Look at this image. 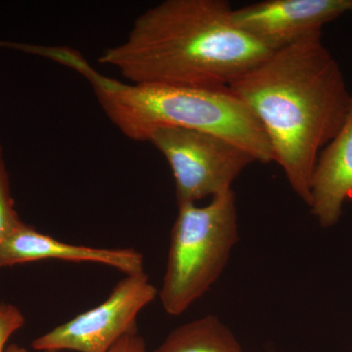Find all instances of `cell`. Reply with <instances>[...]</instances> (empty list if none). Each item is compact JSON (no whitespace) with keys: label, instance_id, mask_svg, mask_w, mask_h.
Returning <instances> with one entry per match:
<instances>
[{"label":"cell","instance_id":"obj_1","mask_svg":"<svg viewBox=\"0 0 352 352\" xmlns=\"http://www.w3.org/2000/svg\"><path fill=\"white\" fill-rule=\"evenodd\" d=\"M228 88L258 120L274 162L309 205L317 160L339 132L351 103V91L322 32L271 52Z\"/></svg>","mask_w":352,"mask_h":352},{"label":"cell","instance_id":"obj_2","mask_svg":"<svg viewBox=\"0 0 352 352\" xmlns=\"http://www.w3.org/2000/svg\"><path fill=\"white\" fill-rule=\"evenodd\" d=\"M232 10L226 0H166L98 62L136 85L228 87L271 53L236 27Z\"/></svg>","mask_w":352,"mask_h":352},{"label":"cell","instance_id":"obj_3","mask_svg":"<svg viewBox=\"0 0 352 352\" xmlns=\"http://www.w3.org/2000/svg\"><path fill=\"white\" fill-rule=\"evenodd\" d=\"M39 56L64 65L89 82L102 110L127 138L149 140L164 127L208 132L250 153L256 162H274L263 127L228 87L194 88L122 82L102 75L78 51L41 46Z\"/></svg>","mask_w":352,"mask_h":352},{"label":"cell","instance_id":"obj_4","mask_svg":"<svg viewBox=\"0 0 352 352\" xmlns=\"http://www.w3.org/2000/svg\"><path fill=\"white\" fill-rule=\"evenodd\" d=\"M237 241V206L232 189L203 207L178 206L159 292L164 311L182 314L205 295L226 268Z\"/></svg>","mask_w":352,"mask_h":352},{"label":"cell","instance_id":"obj_5","mask_svg":"<svg viewBox=\"0 0 352 352\" xmlns=\"http://www.w3.org/2000/svg\"><path fill=\"white\" fill-rule=\"evenodd\" d=\"M148 142L170 164L178 206L229 191L243 170L256 162L235 143L194 129L164 127L153 132Z\"/></svg>","mask_w":352,"mask_h":352},{"label":"cell","instance_id":"obj_6","mask_svg":"<svg viewBox=\"0 0 352 352\" xmlns=\"http://www.w3.org/2000/svg\"><path fill=\"white\" fill-rule=\"evenodd\" d=\"M157 295L145 272L126 275L107 300L32 342L41 351L107 352L136 326V319Z\"/></svg>","mask_w":352,"mask_h":352},{"label":"cell","instance_id":"obj_7","mask_svg":"<svg viewBox=\"0 0 352 352\" xmlns=\"http://www.w3.org/2000/svg\"><path fill=\"white\" fill-rule=\"evenodd\" d=\"M352 11L351 0H264L233 9L236 27L270 52L283 50Z\"/></svg>","mask_w":352,"mask_h":352},{"label":"cell","instance_id":"obj_8","mask_svg":"<svg viewBox=\"0 0 352 352\" xmlns=\"http://www.w3.org/2000/svg\"><path fill=\"white\" fill-rule=\"evenodd\" d=\"M44 259L105 264L126 275L144 272V258L134 249H99L66 244L38 232L23 221L0 245V267Z\"/></svg>","mask_w":352,"mask_h":352},{"label":"cell","instance_id":"obj_9","mask_svg":"<svg viewBox=\"0 0 352 352\" xmlns=\"http://www.w3.org/2000/svg\"><path fill=\"white\" fill-rule=\"evenodd\" d=\"M352 198V91L346 120L320 153L310 188L311 214L323 227L335 226Z\"/></svg>","mask_w":352,"mask_h":352},{"label":"cell","instance_id":"obj_10","mask_svg":"<svg viewBox=\"0 0 352 352\" xmlns=\"http://www.w3.org/2000/svg\"><path fill=\"white\" fill-rule=\"evenodd\" d=\"M152 352H244L226 324L214 315L183 324Z\"/></svg>","mask_w":352,"mask_h":352},{"label":"cell","instance_id":"obj_11","mask_svg":"<svg viewBox=\"0 0 352 352\" xmlns=\"http://www.w3.org/2000/svg\"><path fill=\"white\" fill-rule=\"evenodd\" d=\"M21 221L11 196L8 171L0 145V245Z\"/></svg>","mask_w":352,"mask_h":352},{"label":"cell","instance_id":"obj_12","mask_svg":"<svg viewBox=\"0 0 352 352\" xmlns=\"http://www.w3.org/2000/svg\"><path fill=\"white\" fill-rule=\"evenodd\" d=\"M25 316L13 305H0V352L6 351V344L12 335L24 326Z\"/></svg>","mask_w":352,"mask_h":352},{"label":"cell","instance_id":"obj_13","mask_svg":"<svg viewBox=\"0 0 352 352\" xmlns=\"http://www.w3.org/2000/svg\"><path fill=\"white\" fill-rule=\"evenodd\" d=\"M45 352H63L50 351ZM107 352H148L146 349L145 340L139 333L138 328L135 327L129 331Z\"/></svg>","mask_w":352,"mask_h":352},{"label":"cell","instance_id":"obj_14","mask_svg":"<svg viewBox=\"0 0 352 352\" xmlns=\"http://www.w3.org/2000/svg\"><path fill=\"white\" fill-rule=\"evenodd\" d=\"M6 352H29L25 347H22L18 346V344H10V346H7Z\"/></svg>","mask_w":352,"mask_h":352},{"label":"cell","instance_id":"obj_15","mask_svg":"<svg viewBox=\"0 0 352 352\" xmlns=\"http://www.w3.org/2000/svg\"><path fill=\"white\" fill-rule=\"evenodd\" d=\"M351 3H352V0H351Z\"/></svg>","mask_w":352,"mask_h":352}]
</instances>
